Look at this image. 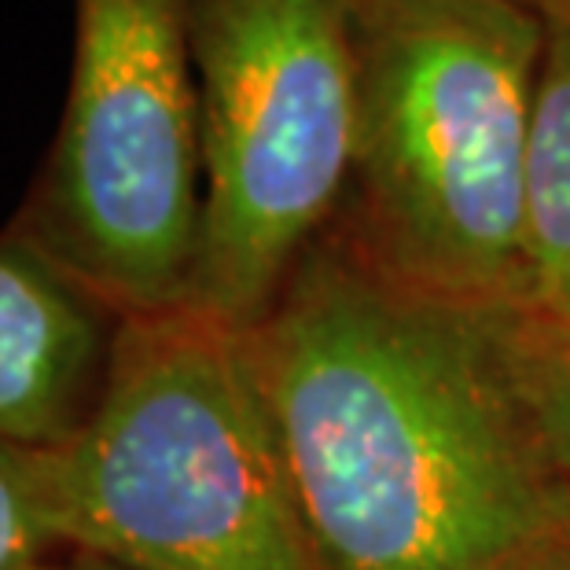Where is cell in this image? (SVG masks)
I'll return each instance as SVG.
<instances>
[{"mask_svg":"<svg viewBox=\"0 0 570 570\" xmlns=\"http://www.w3.org/2000/svg\"><path fill=\"white\" fill-rule=\"evenodd\" d=\"M244 338L321 570H504L570 538L497 313L420 295L327 228Z\"/></svg>","mask_w":570,"mask_h":570,"instance_id":"1","label":"cell"},{"mask_svg":"<svg viewBox=\"0 0 570 570\" xmlns=\"http://www.w3.org/2000/svg\"><path fill=\"white\" fill-rule=\"evenodd\" d=\"M350 222L391 281L471 313L527 309V148L549 22L519 0H346Z\"/></svg>","mask_w":570,"mask_h":570,"instance_id":"2","label":"cell"},{"mask_svg":"<svg viewBox=\"0 0 570 570\" xmlns=\"http://www.w3.org/2000/svg\"><path fill=\"white\" fill-rule=\"evenodd\" d=\"M48 468L63 549L132 570H321L247 338L196 306L118 321L100 397Z\"/></svg>","mask_w":570,"mask_h":570,"instance_id":"3","label":"cell"},{"mask_svg":"<svg viewBox=\"0 0 570 570\" xmlns=\"http://www.w3.org/2000/svg\"><path fill=\"white\" fill-rule=\"evenodd\" d=\"M59 137L8 228L115 313L191 306L203 126L188 0H75Z\"/></svg>","mask_w":570,"mask_h":570,"instance_id":"4","label":"cell"},{"mask_svg":"<svg viewBox=\"0 0 570 570\" xmlns=\"http://www.w3.org/2000/svg\"><path fill=\"white\" fill-rule=\"evenodd\" d=\"M203 126L191 306L250 327L332 228L354 166L346 0H188Z\"/></svg>","mask_w":570,"mask_h":570,"instance_id":"5","label":"cell"},{"mask_svg":"<svg viewBox=\"0 0 570 570\" xmlns=\"http://www.w3.org/2000/svg\"><path fill=\"white\" fill-rule=\"evenodd\" d=\"M122 313L19 233H0V439L59 449L100 397Z\"/></svg>","mask_w":570,"mask_h":570,"instance_id":"6","label":"cell"},{"mask_svg":"<svg viewBox=\"0 0 570 570\" xmlns=\"http://www.w3.org/2000/svg\"><path fill=\"white\" fill-rule=\"evenodd\" d=\"M527 309L570 321V22H549L527 148Z\"/></svg>","mask_w":570,"mask_h":570,"instance_id":"7","label":"cell"},{"mask_svg":"<svg viewBox=\"0 0 570 570\" xmlns=\"http://www.w3.org/2000/svg\"><path fill=\"white\" fill-rule=\"evenodd\" d=\"M497 338L519 402L570 487V321L541 317L533 309L497 313Z\"/></svg>","mask_w":570,"mask_h":570,"instance_id":"8","label":"cell"},{"mask_svg":"<svg viewBox=\"0 0 570 570\" xmlns=\"http://www.w3.org/2000/svg\"><path fill=\"white\" fill-rule=\"evenodd\" d=\"M59 549L48 449L0 439V570H30Z\"/></svg>","mask_w":570,"mask_h":570,"instance_id":"9","label":"cell"},{"mask_svg":"<svg viewBox=\"0 0 570 570\" xmlns=\"http://www.w3.org/2000/svg\"><path fill=\"white\" fill-rule=\"evenodd\" d=\"M504 570H570V538L538 544V549L519 556V560H512Z\"/></svg>","mask_w":570,"mask_h":570,"instance_id":"10","label":"cell"},{"mask_svg":"<svg viewBox=\"0 0 570 570\" xmlns=\"http://www.w3.org/2000/svg\"><path fill=\"white\" fill-rule=\"evenodd\" d=\"M30 570H132V567L107 560V556L81 552V549H59L56 556H48V560H41Z\"/></svg>","mask_w":570,"mask_h":570,"instance_id":"11","label":"cell"},{"mask_svg":"<svg viewBox=\"0 0 570 570\" xmlns=\"http://www.w3.org/2000/svg\"><path fill=\"white\" fill-rule=\"evenodd\" d=\"M530 11H538L544 22H570V0H519Z\"/></svg>","mask_w":570,"mask_h":570,"instance_id":"12","label":"cell"}]
</instances>
